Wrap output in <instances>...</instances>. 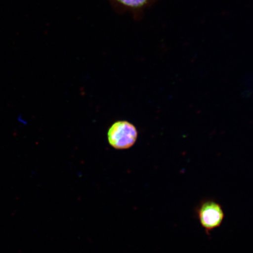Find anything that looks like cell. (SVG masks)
<instances>
[{"instance_id":"1","label":"cell","mask_w":253,"mask_h":253,"mask_svg":"<svg viewBox=\"0 0 253 253\" xmlns=\"http://www.w3.org/2000/svg\"><path fill=\"white\" fill-rule=\"evenodd\" d=\"M196 216L208 235L221 225L224 219V210L219 202L213 199H205L195 210Z\"/></svg>"},{"instance_id":"2","label":"cell","mask_w":253,"mask_h":253,"mask_svg":"<svg viewBox=\"0 0 253 253\" xmlns=\"http://www.w3.org/2000/svg\"><path fill=\"white\" fill-rule=\"evenodd\" d=\"M107 135L109 143L113 147L125 150L134 144L137 140V131L131 123L120 121L111 126Z\"/></svg>"},{"instance_id":"3","label":"cell","mask_w":253,"mask_h":253,"mask_svg":"<svg viewBox=\"0 0 253 253\" xmlns=\"http://www.w3.org/2000/svg\"><path fill=\"white\" fill-rule=\"evenodd\" d=\"M117 8L121 10L137 11L150 5L154 0H109Z\"/></svg>"},{"instance_id":"4","label":"cell","mask_w":253,"mask_h":253,"mask_svg":"<svg viewBox=\"0 0 253 253\" xmlns=\"http://www.w3.org/2000/svg\"><path fill=\"white\" fill-rule=\"evenodd\" d=\"M18 122H20L21 123L22 125H25V123H26V122L25 121L24 118L23 117H21V115L18 116Z\"/></svg>"}]
</instances>
